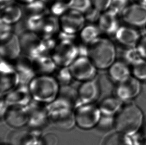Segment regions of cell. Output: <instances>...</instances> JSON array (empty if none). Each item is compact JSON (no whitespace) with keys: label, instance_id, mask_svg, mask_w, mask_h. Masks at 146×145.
Returning a JSON list of instances; mask_svg holds the SVG:
<instances>
[{"label":"cell","instance_id":"1","mask_svg":"<svg viewBox=\"0 0 146 145\" xmlns=\"http://www.w3.org/2000/svg\"><path fill=\"white\" fill-rule=\"evenodd\" d=\"M49 122L59 129L68 131L76 125L74 105L67 98L58 95L53 102L46 105Z\"/></svg>","mask_w":146,"mask_h":145},{"label":"cell","instance_id":"2","mask_svg":"<svg viewBox=\"0 0 146 145\" xmlns=\"http://www.w3.org/2000/svg\"><path fill=\"white\" fill-rule=\"evenodd\" d=\"M144 118L138 105L129 103L123 105L115 116L114 126L116 131L131 137L141 130Z\"/></svg>","mask_w":146,"mask_h":145},{"label":"cell","instance_id":"3","mask_svg":"<svg viewBox=\"0 0 146 145\" xmlns=\"http://www.w3.org/2000/svg\"><path fill=\"white\" fill-rule=\"evenodd\" d=\"M28 86L33 100L46 105L57 98L60 88L56 78L49 75L36 76Z\"/></svg>","mask_w":146,"mask_h":145},{"label":"cell","instance_id":"4","mask_svg":"<svg viewBox=\"0 0 146 145\" xmlns=\"http://www.w3.org/2000/svg\"><path fill=\"white\" fill-rule=\"evenodd\" d=\"M88 50V57L97 69H108L116 61V47L109 39L99 37L89 44Z\"/></svg>","mask_w":146,"mask_h":145},{"label":"cell","instance_id":"5","mask_svg":"<svg viewBox=\"0 0 146 145\" xmlns=\"http://www.w3.org/2000/svg\"><path fill=\"white\" fill-rule=\"evenodd\" d=\"M76 125L81 129L96 127L102 116L98 106L94 103L80 104L74 110Z\"/></svg>","mask_w":146,"mask_h":145},{"label":"cell","instance_id":"6","mask_svg":"<svg viewBox=\"0 0 146 145\" xmlns=\"http://www.w3.org/2000/svg\"><path fill=\"white\" fill-rule=\"evenodd\" d=\"M68 67L73 78L78 81L92 80L97 76V68L89 57H78Z\"/></svg>","mask_w":146,"mask_h":145},{"label":"cell","instance_id":"7","mask_svg":"<svg viewBox=\"0 0 146 145\" xmlns=\"http://www.w3.org/2000/svg\"><path fill=\"white\" fill-rule=\"evenodd\" d=\"M46 105L33 100L27 106L29 113L28 125L31 129L41 131L49 122Z\"/></svg>","mask_w":146,"mask_h":145},{"label":"cell","instance_id":"8","mask_svg":"<svg viewBox=\"0 0 146 145\" xmlns=\"http://www.w3.org/2000/svg\"><path fill=\"white\" fill-rule=\"evenodd\" d=\"M78 57V47L71 42H61L55 47L52 58L57 66L69 67Z\"/></svg>","mask_w":146,"mask_h":145},{"label":"cell","instance_id":"9","mask_svg":"<svg viewBox=\"0 0 146 145\" xmlns=\"http://www.w3.org/2000/svg\"><path fill=\"white\" fill-rule=\"evenodd\" d=\"M22 51L33 59L43 55L42 40L35 32L26 30L19 36Z\"/></svg>","mask_w":146,"mask_h":145},{"label":"cell","instance_id":"10","mask_svg":"<svg viewBox=\"0 0 146 145\" xmlns=\"http://www.w3.org/2000/svg\"><path fill=\"white\" fill-rule=\"evenodd\" d=\"M123 20L129 26L135 28L146 26V6L134 3L130 4L121 15Z\"/></svg>","mask_w":146,"mask_h":145},{"label":"cell","instance_id":"11","mask_svg":"<svg viewBox=\"0 0 146 145\" xmlns=\"http://www.w3.org/2000/svg\"><path fill=\"white\" fill-rule=\"evenodd\" d=\"M142 90L140 81L131 76L122 82L117 84L115 92V96L124 102L136 98Z\"/></svg>","mask_w":146,"mask_h":145},{"label":"cell","instance_id":"12","mask_svg":"<svg viewBox=\"0 0 146 145\" xmlns=\"http://www.w3.org/2000/svg\"><path fill=\"white\" fill-rule=\"evenodd\" d=\"M85 18L82 13L76 10L69 9L61 16L60 23L62 31L75 34L84 27Z\"/></svg>","mask_w":146,"mask_h":145},{"label":"cell","instance_id":"13","mask_svg":"<svg viewBox=\"0 0 146 145\" xmlns=\"http://www.w3.org/2000/svg\"><path fill=\"white\" fill-rule=\"evenodd\" d=\"M80 104L94 103L100 96L101 88L97 78L83 82L77 90Z\"/></svg>","mask_w":146,"mask_h":145},{"label":"cell","instance_id":"14","mask_svg":"<svg viewBox=\"0 0 146 145\" xmlns=\"http://www.w3.org/2000/svg\"><path fill=\"white\" fill-rule=\"evenodd\" d=\"M3 118L11 127L19 129L24 127L28 124L29 121L27 106H9Z\"/></svg>","mask_w":146,"mask_h":145},{"label":"cell","instance_id":"15","mask_svg":"<svg viewBox=\"0 0 146 145\" xmlns=\"http://www.w3.org/2000/svg\"><path fill=\"white\" fill-rule=\"evenodd\" d=\"M9 106H28L32 102V95L28 86L19 84L4 96Z\"/></svg>","mask_w":146,"mask_h":145},{"label":"cell","instance_id":"16","mask_svg":"<svg viewBox=\"0 0 146 145\" xmlns=\"http://www.w3.org/2000/svg\"><path fill=\"white\" fill-rule=\"evenodd\" d=\"M22 48L19 36L12 34L7 38L2 40L1 58L6 60H15L21 55Z\"/></svg>","mask_w":146,"mask_h":145},{"label":"cell","instance_id":"17","mask_svg":"<svg viewBox=\"0 0 146 145\" xmlns=\"http://www.w3.org/2000/svg\"><path fill=\"white\" fill-rule=\"evenodd\" d=\"M114 36L117 41L127 48L135 47L141 37L136 28L127 24L121 26Z\"/></svg>","mask_w":146,"mask_h":145},{"label":"cell","instance_id":"18","mask_svg":"<svg viewBox=\"0 0 146 145\" xmlns=\"http://www.w3.org/2000/svg\"><path fill=\"white\" fill-rule=\"evenodd\" d=\"M118 16L109 10L101 14L98 20V26L101 32L114 36L121 26Z\"/></svg>","mask_w":146,"mask_h":145},{"label":"cell","instance_id":"19","mask_svg":"<svg viewBox=\"0 0 146 145\" xmlns=\"http://www.w3.org/2000/svg\"><path fill=\"white\" fill-rule=\"evenodd\" d=\"M1 94L6 95L19 85V78L16 68L1 70Z\"/></svg>","mask_w":146,"mask_h":145},{"label":"cell","instance_id":"20","mask_svg":"<svg viewBox=\"0 0 146 145\" xmlns=\"http://www.w3.org/2000/svg\"><path fill=\"white\" fill-rule=\"evenodd\" d=\"M108 76L112 82L116 84L132 76L131 69L128 64L123 61H116L108 68Z\"/></svg>","mask_w":146,"mask_h":145},{"label":"cell","instance_id":"21","mask_svg":"<svg viewBox=\"0 0 146 145\" xmlns=\"http://www.w3.org/2000/svg\"><path fill=\"white\" fill-rule=\"evenodd\" d=\"M123 102L116 96H108L101 101L98 107L102 115L115 117L122 107Z\"/></svg>","mask_w":146,"mask_h":145},{"label":"cell","instance_id":"22","mask_svg":"<svg viewBox=\"0 0 146 145\" xmlns=\"http://www.w3.org/2000/svg\"><path fill=\"white\" fill-rule=\"evenodd\" d=\"M34 67L36 73L41 75H48L55 71L56 67L52 57L48 55H43L33 59Z\"/></svg>","mask_w":146,"mask_h":145},{"label":"cell","instance_id":"23","mask_svg":"<svg viewBox=\"0 0 146 145\" xmlns=\"http://www.w3.org/2000/svg\"><path fill=\"white\" fill-rule=\"evenodd\" d=\"M1 21L7 24H17L20 22L23 16L22 8L13 4L2 8Z\"/></svg>","mask_w":146,"mask_h":145},{"label":"cell","instance_id":"24","mask_svg":"<svg viewBox=\"0 0 146 145\" xmlns=\"http://www.w3.org/2000/svg\"><path fill=\"white\" fill-rule=\"evenodd\" d=\"M56 17L52 15L48 16L44 18V24L40 31L43 34V37H51L58 32L60 24Z\"/></svg>","mask_w":146,"mask_h":145},{"label":"cell","instance_id":"25","mask_svg":"<svg viewBox=\"0 0 146 145\" xmlns=\"http://www.w3.org/2000/svg\"><path fill=\"white\" fill-rule=\"evenodd\" d=\"M102 145H134L130 136L116 131L105 139Z\"/></svg>","mask_w":146,"mask_h":145},{"label":"cell","instance_id":"26","mask_svg":"<svg viewBox=\"0 0 146 145\" xmlns=\"http://www.w3.org/2000/svg\"><path fill=\"white\" fill-rule=\"evenodd\" d=\"M81 31V39L84 43L87 44H89L98 38L101 32L98 26L94 24H89L86 26Z\"/></svg>","mask_w":146,"mask_h":145},{"label":"cell","instance_id":"27","mask_svg":"<svg viewBox=\"0 0 146 145\" xmlns=\"http://www.w3.org/2000/svg\"><path fill=\"white\" fill-rule=\"evenodd\" d=\"M45 3L42 0H34L33 2L27 3L25 7L26 13L28 14V16H46L48 14V11Z\"/></svg>","mask_w":146,"mask_h":145},{"label":"cell","instance_id":"28","mask_svg":"<svg viewBox=\"0 0 146 145\" xmlns=\"http://www.w3.org/2000/svg\"><path fill=\"white\" fill-rule=\"evenodd\" d=\"M45 16L31 15L27 16L25 20L26 28L32 32H40L44 24Z\"/></svg>","mask_w":146,"mask_h":145},{"label":"cell","instance_id":"29","mask_svg":"<svg viewBox=\"0 0 146 145\" xmlns=\"http://www.w3.org/2000/svg\"><path fill=\"white\" fill-rule=\"evenodd\" d=\"M132 76L140 82H146V60L141 59L132 66Z\"/></svg>","mask_w":146,"mask_h":145},{"label":"cell","instance_id":"30","mask_svg":"<svg viewBox=\"0 0 146 145\" xmlns=\"http://www.w3.org/2000/svg\"><path fill=\"white\" fill-rule=\"evenodd\" d=\"M55 78L60 86L70 85L74 79L68 67H62L57 72Z\"/></svg>","mask_w":146,"mask_h":145},{"label":"cell","instance_id":"31","mask_svg":"<svg viewBox=\"0 0 146 145\" xmlns=\"http://www.w3.org/2000/svg\"><path fill=\"white\" fill-rule=\"evenodd\" d=\"M123 56L124 61L131 66L142 59L135 47L127 48L124 52Z\"/></svg>","mask_w":146,"mask_h":145},{"label":"cell","instance_id":"32","mask_svg":"<svg viewBox=\"0 0 146 145\" xmlns=\"http://www.w3.org/2000/svg\"><path fill=\"white\" fill-rule=\"evenodd\" d=\"M91 0H71L69 8L81 13H85L91 8Z\"/></svg>","mask_w":146,"mask_h":145},{"label":"cell","instance_id":"33","mask_svg":"<svg viewBox=\"0 0 146 145\" xmlns=\"http://www.w3.org/2000/svg\"><path fill=\"white\" fill-rule=\"evenodd\" d=\"M130 4V0H112L109 10L121 16Z\"/></svg>","mask_w":146,"mask_h":145},{"label":"cell","instance_id":"34","mask_svg":"<svg viewBox=\"0 0 146 145\" xmlns=\"http://www.w3.org/2000/svg\"><path fill=\"white\" fill-rule=\"evenodd\" d=\"M70 9L69 4L67 2L56 0L51 7V12L53 16H62Z\"/></svg>","mask_w":146,"mask_h":145},{"label":"cell","instance_id":"35","mask_svg":"<svg viewBox=\"0 0 146 145\" xmlns=\"http://www.w3.org/2000/svg\"><path fill=\"white\" fill-rule=\"evenodd\" d=\"M101 12L95 7H91L88 11L85 13V20L90 22H95L98 21L100 18Z\"/></svg>","mask_w":146,"mask_h":145},{"label":"cell","instance_id":"36","mask_svg":"<svg viewBox=\"0 0 146 145\" xmlns=\"http://www.w3.org/2000/svg\"><path fill=\"white\" fill-rule=\"evenodd\" d=\"M43 145H58L59 140L57 136L51 133L46 134L42 137Z\"/></svg>","mask_w":146,"mask_h":145},{"label":"cell","instance_id":"37","mask_svg":"<svg viewBox=\"0 0 146 145\" xmlns=\"http://www.w3.org/2000/svg\"><path fill=\"white\" fill-rule=\"evenodd\" d=\"M94 7L100 12H104L109 10L112 0H91Z\"/></svg>","mask_w":146,"mask_h":145},{"label":"cell","instance_id":"38","mask_svg":"<svg viewBox=\"0 0 146 145\" xmlns=\"http://www.w3.org/2000/svg\"><path fill=\"white\" fill-rule=\"evenodd\" d=\"M135 47L142 59L146 60V34L141 36Z\"/></svg>","mask_w":146,"mask_h":145},{"label":"cell","instance_id":"39","mask_svg":"<svg viewBox=\"0 0 146 145\" xmlns=\"http://www.w3.org/2000/svg\"><path fill=\"white\" fill-rule=\"evenodd\" d=\"M11 24L1 20V41L9 37L13 33Z\"/></svg>","mask_w":146,"mask_h":145},{"label":"cell","instance_id":"40","mask_svg":"<svg viewBox=\"0 0 146 145\" xmlns=\"http://www.w3.org/2000/svg\"><path fill=\"white\" fill-rule=\"evenodd\" d=\"M59 39L61 42H73L75 39V34H69L66 32H60L59 34Z\"/></svg>","mask_w":146,"mask_h":145},{"label":"cell","instance_id":"41","mask_svg":"<svg viewBox=\"0 0 146 145\" xmlns=\"http://www.w3.org/2000/svg\"><path fill=\"white\" fill-rule=\"evenodd\" d=\"M86 44L84 43V44L79 45L78 47V57H88V46L85 45Z\"/></svg>","mask_w":146,"mask_h":145},{"label":"cell","instance_id":"42","mask_svg":"<svg viewBox=\"0 0 146 145\" xmlns=\"http://www.w3.org/2000/svg\"><path fill=\"white\" fill-rule=\"evenodd\" d=\"M1 118H3L5 114L6 113L7 110H8L9 105H8V103L6 102V100L4 98V97L1 98Z\"/></svg>","mask_w":146,"mask_h":145},{"label":"cell","instance_id":"43","mask_svg":"<svg viewBox=\"0 0 146 145\" xmlns=\"http://www.w3.org/2000/svg\"><path fill=\"white\" fill-rule=\"evenodd\" d=\"M14 0H1V9L13 4Z\"/></svg>","mask_w":146,"mask_h":145},{"label":"cell","instance_id":"44","mask_svg":"<svg viewBox=\"0 0 146 145\" xmlns=\"http://www.w3.org/2000/svg\"><path fill=\"white\" fill-rule=\"evenodd\" d=\"M141 131H142V134L144 137L146 138V116L145 117L144 122L143 124L142 127Z\"/></svg>","mask_w":146,"mask_h":145},{"label":"cell","instance_id":"45","mask_svg":"<svg viewBox=\"0 0 146 145\" xmlns=\"http://www.w3.org/2000/svg\"><path fill=\"white\" fill-rule=\"evenodd\" d=\"M135 3L142 4L143 5L146 6V0H133Z\"/></svg>","mask_w":146,"mask_h":145},{"label":"cell","instance_id":"46","mask_svg":"<svg viewBox=\"0 0 146 145\" xmlns=\"http://www.w3.org/2000/svg\"><path fill=\"white\" fill-rule=\"evenodd\" d=\"M142 88L143 92L146 95V82H143V84H142Z\"/></svg>","mask_w":146,"mask_h":145},{"label":"cell","instance_id":"47","mask_svg":"<svg viewBox=\"0 0 146 145\" xmlns=\"http://www.w3.org/2000/svg\"><path fill=\"white\" fill-rule=\"evenodd\" d=\"M139 145H146V138L144 137Z\"/></svg>","mask_w":146,"mask_h":145},{"label":"cell","instance_id":"48","mask_svg":"<svg viewBox=\"0 0 146 145\" xmlns=\"http://www.w3.org/2000/svg\"><path fill=\"white\" fill-rule=\"evenodd\" d=\"M19 1H21L22 2H24V3H25L26 4H27V3H30V2H33L34 0H19Z\"/></svg>","mask_w":146,"mask_h":145},{"label":"cell","instance_id":"49","mask_svg":"<svg viewBox=\"0 0 146 145\" xmlns=\"http://www.w3.org/2000/svg\"><path fill=\"white\" fill-rule=\"evenodd\" d=\"M58 1H63V2H67L68 3H69V5H70V3L71 0H58Z\"/></svg>","mask_w":146,"mask_h":145},{"label":"cell","instance_id":"50","mask_svg":"<svg viewBox=\"0 0 146 145\" xmlns=\"http://www.w3.org/2000/svg\"><path fill=\"white\" fill-rule=\"evenodd\" d=\"M42 1H44V2H45V3H47V2H49V1H50L51 0H42Z\"/></svg>","mask_w":146,"mask_h":145},{"label":"cell","instance_id":"51","mask_svg":"<svg viewBox=\"0 0 146 145\" xmlns=\"http://www.w3.org/2000/svg\"><path fill=\"white\" fill-rule=\"evenodd\" d=\"M1 145H10V144H2Z\"/></svg>","mask_w":146,"mask_h":145},{"label":"cell","instance_id":"52","mask_svg":"<svg viewBox=\"0 0 146 145\" xmlns=\"http://www.w3.org/2000/svg\"><path fill=\"white\" fill-rule=\"evenodd\" d=\"M145 30H146V26H145Z\"/></svg>","mask_w":146,"mask_h":145}]
</instances>
